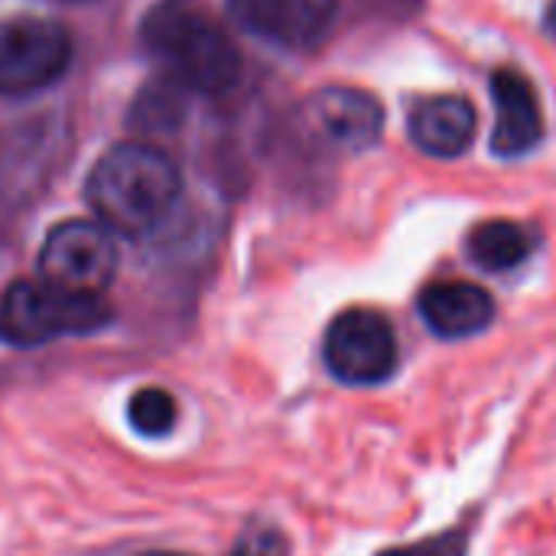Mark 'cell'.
<instances>
[{
  "instance_id": "6da1fadb",
  "label": "cell",
  "mask_w": 556,
  "mask_h": 556,
  "mask_svg": "<svg viewBox=\"0 0 556 556\" xmlns=\"http://www.w3.org/2000/svg\"><path fill=\"white\" fill-rule=\"evenodd\" d=\"M182 176L176 163L147 143L111 147L88 173L85 195L111 235L147 238L176 208Z\"/></svg>"
},
{
  "instance_id": "7a4b0ae2",
  "label": "cell",
  "mask_w": 556,
  "mask_h": 556,
  "mask_svg": "<svg viewBox=\"0 0 556 556\" xmlns=\"http://www.w3.org/2000/svg\"><path fill=\"white\" fill-rule=\"evenodd\" d=\"M147 52L186 88L228 91L241 78V52L228 29L195 0H160L140 26Z\"/></svg>"
},
{
  "instance_id": "3957f363",
  "label": "cell",
  "mask_w": 556,
  "mask_h": 556,
  "mask_svg": "<svg viewBox=\"0 0 556 556\" xmlns=\"http://www.w3.org/2000/svg\"><path fill=\"white\" fill-rule=\"evenodd\" d=\"M111 323L104 296L62 290L49 280H13L0 296V342L39 349L72 336H91Z\"/></svg>"
},
{
  "instance_id": "277c9868",
  "label": "cell",
  "mask_w": 556,
  "mask_h": 556,
  "mask_svg": "<svg viewBox=\"0 0 556 556\" xmlns=\"http://www.w3.org/2000/svg\"><path fill=\"white\" fill-rule=\"evenodd\" d=\"M323 362L329 375L342 384L352 388L384 384L401 368V342L394 323L371 306L342 309L326 329Z\"/></svg>"
},
{
  "instance_id": "5b68a950",
  "label": "cell",
  "mask_w": 556,
  "mask_h": 556,
  "mask_svg": "<svg viewBox=\"0 0 556 556\" xmlns=\"http://www.w3.org/2000/svg\"><path fill=\"white\" fill-rule=\"evenodd\" d=\"M39 274L42 280L85 293L104 296L117 274V244L114 235L101 222H62L55 225L39 251Z\"/></svg>"
},
{
  "instance_id": "8992f818",
  "label": "cell",
  "mask_w": 556,
  "mask_h": 556,
  "mask_svg": "<svg viewBox=\"0 0 556 556\" xmlns=\"http://www.w3.org/2000/svg\"><path fill=\"white\" fill-rule=\"evenodd\" d=\"M72 62V36L46 16L0 20V94H29L52 85Z\"/></svg>"
},
{
  "instance_id": "52a82bcc",
  "label": "cell",
  "mask_w": 556,
  "mask_h": 556,
  "mask_svg": "<svg viewBox=\"0 0 556 556\" xmlns=\"http://www.w3.org/2000/svg\"><path fill=\"white\" fill-rule=\"evenodd\" d=\"M300 127L316 147L332 153H362L381 140L384 108L371 91L329 85L303 101Z\"/></svg>"
},
{
  "instance_id": "ba28073f",
  "label": "cell",
  "mask_w": 556,
  "mask_h": 556,
  "mask_svg": "<svg viewBox=\"0 0 556 556\" xmlns=\"http://www.w3.org/2000/svg\"><path fill=\"white\" fill-rule=\"evenodd\" d=\"M228 13L267 42L309 49L332 29L339 0H228Z\"/></svg>"
},
{
  "instance_id": "9c48e42d",
  "label": "cell",
  "mask_w": 556,
  "mask_h": 556,
  "mask_svg": "<svg viewBox=\"0 0 556 556\" xmlns=\"http://www.w3.org/2000/svg\"><path fill=\"white\" fill-rule=\"evenodd\" d=\"M417 313L433 336L459 342L485 332L495 323L498 306L495 296L472 280H437L420 290Z\"/></svg>"
},
{
  "instance_id": "30bf717a",
  "label": "cell",
  "mask_w": 556,
  "mask_h": 556,
  "mask_svg": "<svg viewBox=\"0 0 556 556\" xmlns=\"http://www.w3.org/2000/svg\"><path fill=\"white\" fill-rule=\"evenodd\" d=\"M495 130L492 150L498 156H525L544 137V111L534 85L518 68H498L492 75Z\"/></svg>"
},
{
  "instance_id": "8fae6325",
  "label": "cell",
  "mask_w": 556,
  "mask_h": 556,
  "mask_svg": "<svg viewBox=\"0 0 556 556\" xmlns=\"http://www.w3.org/2000/svg\"><path fill=\"white\" fill-rule=\"evenodd\" d=\"M407 127H410V140L424 153L453 160L472 147L479 114L472 101L463 94H437V98H424L414 104Z\"/></svg>"
},
{
  "instance_id": "7c38bea8",
  "label": "cell",
  "mask_w": 556,
  "mask_h": 556,
  "mask_svg": "<svg viewBox=\"0 0 556 556\" xmlns=\"http://www.w3.org/2000/svg\"><path fill=\"white\" fill-rule=\"evenodd\" d=\"M538 248V231L511 218H492L469 231L466 254L476 267L489 274H505L521 267Z\"/></svg>"
},
{
  "instance_id": "4fadbf2b",
  "label": "cell",
  "mask_w": 556,
  "mask_h": 556,
  "mask_svg": "<svg viewBox=\"0 0 556 556\" xmlns=\"http://www.w3.org/2000/svg\"><path fill=\"white\" fill-rule=\"evenodd\" d=\"M176 420H179V404L166 388L150 384V388L134 391L130 401H127V424H130L134 433H140L147 440L173 433Z\"/></svg>"
},
{
  "instance_id": "5bb4252c",
  "label": "cell",
  "mask_w": 556,
  "mask_h": 556,
  "mask_svg": "<svg viewBox=\"0 0 556 556\" xmlns=\"http://www.w3.org/2000/svg\"><path fill=\"white\" fill-rule=\"evenodd\" d=\"M378 556H469V534L463 528H450L437 538H424L417 544L391 547Z\"/></svg>"
},
{
  "instance_id": "9a60e30c",
  "label": "cell",
  "mask_w": 556,
  "mask_h": 556,
  "mask_svg": "<svg viewBox=\"0 0 556 556\" xmlns=\"http://www.w3.org/2000/svg\"><path fill=\"white\" fill-rule=\"evenodd\" d=\"M231 556H290V541L277 528H251L238 538Z\"/></svg>"
},
{
  "instance_id": "2e32d148",
  "label": "cell",
  "mask_w": 556,
  "mask_h": 556,
  "mask_svg": "<svg viewBox=\"0 0 556 556\" xmlns=\"http://www.w3.org/2000/svg\"><path fill=\"white\" fill-rule=\"evenodd\" d=\"M544 26L556 36V0H551V7H547V13H544Z\"/></svg>"
},
{
  "instance_id": "e0dca14e",
  "label": "cell",
  "mask_w": 556,
  "mask_h": 556,
  "mask_svg": "<svg viewBox=\"0 0 556 556\" xmlns=\"http://www.w3.org/2000/svg\"><path fill=\"white\" fill-rule=\"evenodd\" d=\"M143 556H186V554H143Z\"/></svg>"
}]
</instances>
